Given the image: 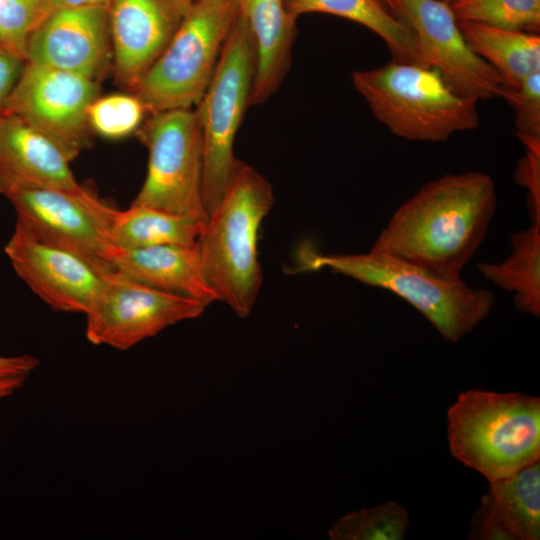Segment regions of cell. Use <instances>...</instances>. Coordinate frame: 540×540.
<instances>
[{"label":"cell","instance_id":"cell-1","mask_svg":"<svg viewBox=\"0 0 540 540\" xmlns=\"http://www.w3.org/2000/svg\"><path fill=\"white\" fill-rule=\"evenodd\" d=\"M497 205L486 173L446 174L422 186L393 214L370 251L458 279L484 240Z\"/></svg>","mask_w":540,"mask_h":540},{"label":"cell","instance_id":"cell-2","mask_svg":"<svg viewBox=\"0 0 540 540\" xmlns=\"http://www.w3.org/2000/svg\"><path fill=\"white\" fill-rule=\"evenodd\" d=\"M273 202L270 182L236 159L224 195L195 244L207 284L241 318L251 313L262 286L258 238Z\"/></svg>","mask_w":540,"mask_h":540},{"label":"cell","instance_id":"cell-3","mask_svg":"<svg viewBox=\"0 0 540 540\" xmlns=\"http://www.w3.org/2000/svg\"><path fill=\"white\" fill-rule=\"evenodd\" d=\"M352 83L375 118L398 137L440 142L479 126L478 101L459 94L431 67L393 58L353 72Z\"/></svg>","mask_w":540,"mask_h":540},{"label":"cell","instance_id":"cell-4","mask_svg":"<svg viewBox=\"0 0 540 540\" xmlns=\"http://www.w3.org/2000/svg\"><path fill=\"white\" fill-rule=\"evenodd\" d=\"M452 455L492 482L540 460V399L468 390L447 411Z\"/></svg>","mask_w":540,"mask_h":540},{"label":"cell","instance_id":"cell-5","mask_svg":"<svg viewBox=\"0 0 540 540\" xmlns=\"http://www.w3.org/2000/svg\"><path fill=\"white\" fill-rule=\"evenodd\" d=\"M303 269L328 268L365 285L388 290L418 310L450 343L459 342L490 313L494 295L461 278L444 279L392 255L309 253Z\"/></svg>","mask_w":540,"mask_h":540},{"label":"cell","instance_id":"cell-6","mask_svg":"<svg viewBox=\"0 0 540 540\" xmlns=\"http://www.w3.org/2000/svg\"><path fill=\"white\" fill-rule=\"evenodd\" d=\"M238 14V0L191 4L163 52L134 88L146 111L155 114L198 105Z\"/></svg>","mask_w":540,"mask_h":540},{"label":"cell","instance_id":"cell-7","mask_svg":"<svg viewBox=\"0 0 540 540\" xmlns=\"http://www.w3.org/2000/svg\"><path fill=\"white\" fill-rule=\"evenodd\" d=\"M255 61L252 34L239 10L213 76L195 109L202 132V188L208 216L219 205L237 159L233 145L250 105Z\"/></svg>","mask_w":540,"mask_h":540},{"label":"cell","instance_id":"cell-8","mask_svg":"<svg viewBox=\"0 0 540 540\" xmlns=\"http://www.w3.org/2000/svg\"><path fill=\"white\" fill-rule=\"evenodd\" d=\"M151 115L139 131L149 151L147 173L131 204L206 223L203 141L196 111L176 109Z\"/></svg>","mask_w":540,"mask_h":540},{"label":"cell","instance_id":"cell-9","mask_svg":"<svg viewBox=\"0 0 540 540\" xmlns=\"http://www.w3.org/2000/svg\"><path fill=\"white\" fill-rule=\"evenodd\" d=\"M206 307L111 270L85 314V335L94 345L127 350L169 326L201 316Z\"/></svg>","mask_w":540,"mask_h":540},{"label":"cell","instance_id":"cell-10","mask_svg":"<svg viewBox=\"0 0 540 540\" xmlns=\"http://www.w3.org/2000/svg\"><path fill=\"white\" fill-rule=\"evenodd\" d=\"M5 197L17 213V222L36 237L112 270L106 223L113 207L87 190L73 192L38 184L17 186Z\"/></svg>","mask_w":540,"mask_h":540},{"label":"cell","instance_id":"cell-11","mask_svg":"<svg viewBox=\"0 0 540 540\" xmlns=\"http://www.w3.org/2000/svg\"><path fill=\"white\" fill-rule=\"evenodd\" d=\"M94 78L25 62L4 108L42 132L73 160L88 143Z\"/></svg>","mask_w":540,"mask_h":540},{"label":"cell","instance_id":"cell-12","mask_svg":"<svg viewBox=\"0 0 540 540\" xmlns=\"http://www.w3.org/2000/svg\"><path fill=\"white\" fill-rule=\"evenodd\" d=\"M397 17L413 31L419 64L437 70L459 94L488 100L504 85L500 75L470 47L450 5L442 0H396Z\"/></svg>","mask_w":540,"mask_h":540},{"label":"cell","instance_id":"cell-13","mask_svg":"<svg viewBox=\"0 0 540 540\" xmlns=\"http://www.w3.org/2000/svg\"><path fill=\"white\" fill-rule=\"evenodd\" d=\"M4 252L19 278L58 312L85 315L111 271L41 240L17 221Z\"/></svg>","mask_w":540,"mask_h":540},{"label":"cell","instance_id":"cell-14","mask_svg":"<svg viewBox=\"0 0 540 540\" xmlns=\"http://www.w3.org/2000/svg\"><path fill=\"white\" fill-rule=\"evenodd\" d=\"M195 0H113L108 28L117 79L135 88Z\"/></svg>","mask_w":540,"mask_h":540},{"label":"cell","instance_id":"cell-15","mask_svg":"<svg viewBox=\"0 0 540 540\" xmlns=\"http://www.w3.org/2000/svg\"><path fill=\"white\" fill-rule=\"evenodd\" d=\"M108 36V8L56 9L30 37L25 61L95 78Z\"/></svg>","mask_w":540,"mask_h":540},{"label":"cell","instance_id":"cell-16","mask_svg":"<svg viewBox=\"0 0 540 540\" xmlns=\"http://www.w3.org/2000/svg\"><path fill=\"white\" fill-rule=\"evenodd\" d=\"M70 162L42 132L12 113L0 114V195L24 184L83 192Z\"/></svg>","mask_w":540,"mask_h":540},{"label":"cell","instance_id":"cell-17","mask_svg":"<svg viewBox=\"0 0 540 540\" xmlns=\"http://www.w3.org/2000/svg\"><path fill=\"white\" fill-rule=\"evenodd\" d=\"M540 461L489 482L474 513L469 539L539 540Z\"/></svg>","mask_w":540,"mask_h":540},{"label":"cell","instance_id":"cell-18","mask_svg":"<svg viewBox=\"0 0 540 540\" xmlns=\"http://www.w3.org/2000/svg\"><path fill=\"white\" fill-rule=\"evenodd\" d=\"M109 264L112 270L158 290L187 296L207 306L219 301L204 278L195 245L165 244L142 248L112 245Z\"/></svg>","mask_w":540,"mask_h":540},{"label":"cell","instance_id":"cell-19","mask_svg":"<svg viewBox=\"0 0 540 540\" xmlns=\"http://www.w3.org/2000/svg\"><path fill=\"white\" fill-rule=\"evenodd\" d=\"M255 46V72L250 105L268 100L285 78L296 37V19L285 0H238Z\"/></svg>","mask_w":540,"mask_h":540},{"label":"cell","instance_id":"cell-20","mask_svg":"<svg viewBox=\"0 0 540 540\" xmlns=\"http://www.w3.org/2000/svg\"><path fill=\"white\" fill-rule=\"evenodd\" d=\"M459 28L474 52L510 87L540 72V37L534 32L479 22L460 21Z\"/></svg>","mask_w":540,"mask_h":540},{"label":"cell","instance_id":"cell-21","mask_svg":"<svg viewBox=\"0 0 540 540\" xmlns=\"http://www.w3.org/2000/svg\"><path fill=\"white\" fill-rule=\"evenodd\" d=\"M204 225L187 216L131 204L124 210L111 209L106 234L111 245L120 248L165 244L193 246Z\"/></svg>","mask_w":540,"mask_h":540},{"label":"cell","instance_id":"cell-22","mask_svg":"<svg viewBox=\"0 0 540 540\" xmlns=\"http://www.w3.org/2000/svg\"><path fill=\"white\" fill-rule=\"evenodd\" d=\"M285 6L295 19L306 13H325L356 22L377 34L394 59L419 64L413 31L379 0H285Z\"/></svg>","mask_w":540,"mask_h":540},{"label":"cell","instance_id":"cell-23","mask_svg":"<svg viewBox=\"0 0 540 540\" xmlns=\"http://www.w3.org/2000/svg\"><path fill=\"white\" fill-rule=\"evenodd\" d=\"M477 266L488 281L513 294L517 310L539 318L540 222L512 234L511 252L503 261Z\"/></svg>","mask_w":540,"mask_h":540},{"label":"cell","instance_id":"cell-24","mask_svg":"<svg viewBox=\"0 0 540 540\" xmlns=\"http://www.w3.org/2000/svg\"><path fill=\"white\" fill-rule=\"evenodd\" d=\"M409 525L407 511L394 501L352 512L335 522L332 540H402Z\"/></svg>","mask_w":540,"mask_h":540},{"label":"cell","instance_id":"cell-25","mask_svg":"<svg viewBox=\"0 0 540 540\" xmlns=\"http://www.w3.org/2000/svg\"><path fill=\"white\" fill-rule=\"evenodd\" d=\"M449 5L460 21L534 33L540 28V0H454Z\"/></svg>","mask_w":540,"mask_h":540},{"label":"cell","instance_id":"cell-26","mask_svg":"<svg viewBox=\"0 0 540 540\" xmlns=\"http://www.w3.org/2000/svg\"><path fill=\"white\" fill-rule=\"evenodd\" d=\"M54 11L52 0H0V46L25 61L30 37Z\"/></svg>","mask_w":540,"mask_h":540},{"label":"cell","instance_id":"cell-27","mask_svg":"<svg viewBox=\"0 0 540 540\" xmlns=\"http://www.w3.org/2000/svg\"><path fill=\"white\" fill-rule=\"evenodd\" d=\"M145 107L136 95L112 94L96 98L89 106L88 125L98 135L118 139L136 131Z\"/></svg>","mask_w":540,"mask_h":540},{"label":"cell","instance_id":"cell-28","mask_svg":"<svg viewBox=\"0 0 540 540\" xmlns=\"http://www.w3.org/2000/svg\"><path fill=\"white\" fill-rule=\"evenodd\" d=\"M498 97L514 109L516 135L540 137V72L517 87L502 85Z\"/></svg>","mask_w":540,"mask_h":540},{"label":"cell","instance_id":"cell-29","mask_svg":"<svg viewBox=\"0 0 540 540\" xmlns=\"http://www.w3.org/2000/svg\"><path fill=\"white\" fill-rule=\"evenodd\" d=\"M525 146L515 172L516 182L529 192L532 222H540V137L517 135Z\"/></svg>","mask_w":540,"mask_h":540},{"label":"cell","instance_id":"cell-30","mask_svg":"<svg viewBox=\"0 0 540 540\" xmlns=\"http://www.w3.org/2000/svg\"><path fill=\"white\" fill-rule=\"evenodd\" d=\"M25 62L0 46V114L4 111Z\"/></svg>","mask_w":540,"mask_h":540},{"label":"cell","instance_id":"cell-31","mask_svg":"<svg viewBox=\"0 0 540 540\" xmlns=\"http://www.w3.org/2000/svg\"><path fill=\"white\" fill-rule=\"evenodd\" d=\"M39 365L35 356L23 354L16 356L0 355V379L27 378Z\"/></svg>","mask_w":540,"mask_h":540},{"label":"cell","instance_id":"cell-32","mask_svg":"<svg viewBox=\"0 0 540 540\" xmlns=\"http://www.w3.org/2000/svg\"><path fill=\"white\" fill-rule=\"evenodd\" d=\"M113 0H52L55 10L63 8H108Z\"/></svg>","mask_w":540,"mask_h":540},{"label":"cell","instance_id":"cell-33","mask_svg":"<svg viewBox=\"0 0 540 540\" xmlns=\"http://www.w3.org/2000/svg\"><path fill=\"white\" fill-rule=\"evenodd\" d=\"M25 382V378L0 379V400L10 396L20 389Z\"/></svg>","mask_w":540,"mask_h":540},{"label":"cell","instance_id":"cell-34","mask_svg":"<svg viewBox=\"0 0 540 540\" xmlns=\"http://www.w3.org/2000/svg\"><path fill=\"white\" fill-rule=\"evenodd\" d=\"M389 11L397 17L396 0H379Z\"/></svg>","mask_w":540,"mask_h":540},{"label":"cell","instance_id":"cell-35","mask_svg":"<svg viewBox=\"0 0 540 540\" xmlns=\"http://www.w3.org/2000/svg\"><path fill=\"white\" fill-rule=\"evenodd\" d=\"M442 1H444V2H446V3H448V4H450V3H452L454 0H442Z\"/></svg>","mask_w":540,"mask_h":540}]
</instances>
